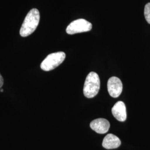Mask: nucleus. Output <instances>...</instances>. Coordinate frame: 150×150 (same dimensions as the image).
I'll return each mask as SVG.
<instances>
[{
  "label": "nucleus",
  "mask_w": 150,
  "mask_h": 150,
  "mask_svg": "<svg viewBox=\"0 0 150 150\" xmlns=\"http://www.w3.org/2000/svg\"><path fill=\"white\" fill-rule=\"evenodd\" d=\"M40 20V12L38 9L32 8L28 12L20 28V34L22 37H27L34 32L38 27Z\"/></svg>",
  "instance_id": "obj_1"
},
{
  "label": "nucleus",
  "mask_w": 150,
  "mask_h": 150,
  "mask_svg": "<svg viewBox=\"0 0 150 150\" xmlns=\"http://www.w3.org/2000/svg\"><path fill=\"white\" fill-rule=\"evenodd\" d=\"M100 88V81L96 72H91L86 77L83 87V94L88 98L96 96Z\"/></svg>",
  "instance_id": "obj_2"
},
{
  "label": "nucleus",
  "mask_w": 150,
  "mask_h": 150,
  "mask_svg": "<svg viewBox=\"0 0 150 150\" xmlns=\"http://www.w3.org/2000/svg\"><path fill=\"white\" fill-rule=\"evenodd\" d=\"M66 57L64 52H57L50 54L43 60L41 64V68L45 71L54 70L61 64Z\"/></svg>",
  "instance_id": "obj_3"
},
{
  "label": "nucleus",
  "mask_w": 150,
  "mask_h": 150,
  "mask_svg": "<svg viewBox=\"0 0 150 150\" xmlns=\"http://www.w3.org/2000/svg\"><path fill=\"white\" fill-rule=\"evenodd\" d=\"M92 24L85 19H78L72 22L66 28V32L74 35L82 32H88L92 29Z\"/></svg>",
  "instance_id": "obj_4"
},
{
  "label": "nucleus",
  "mask_w": 150,
  "mask_h": 150,
  "mask_svg": "<svg viewBox=\"0 0 150 150\" xmlns=\"http://www.w3.org/2000/svg\"><path fill=\"white\" fill-rule=\"evenodd\" d=\"M122 83L120 79L112 77L109 79L107 82V90L110 95L113 98L118 97L122 91Z\"/></svg>",
  "instance_id": "obj_5"
},
{
  "label": "nucleus",
  "mask_w": 150,
  "mask_h": 150,
  "mask_svg": "<svg viewBox=\"0 0 150 150\" xmlns=\"http://www.w3.org/2000/svg\"><path fill=\"white\" fill-rule=\"evenodd\" d=\"M110 124L105 118H97L93 120L90 123L91 129L100 134H104L108 132Z\"/></svg>",
  "instance_id": "obj_6"
},
{
  "label": "nucleus",
  "mask_w": 150,
  "mask_h": 150,
  "mask_svg": "<svg viewBox=\"0 0 150 150\" xmlns=\"http://www.w3.org/2000/svg\"><path fill=\"white\" fill-rule=\"evenodd\" d=\"M112 113L115 118L119 121L123 122L127 118L126 108L125 103L122 101L116 102L112 108Z\"/></svg>",
  "instance_id": "obj_7"
},
{
  "label": "nucleus",
  "mask_w": 150,
  "mask_h": 150,
  "mask_svg": "<svg viewBox=\"0 0 150 150\" xmlns=\"http://www.w3.org/2000/svg\"><path fill=\"white\" fill-rule=\"evenodd\" d=\"M121 141L118 137L114 134H107L102 142V146L106 149H117L121 145Z\"/></svg>",
  "instance_id": "obj_8"
},
{
  "label": "nucleus",
  "mask_w": 150,
  "mask_h": 150,
  "mask_svg": "<svg viewBox=\"0 0 150 150\" xmlns=\"http://www.w3.org/2000/svg\"><path fill=\"white\" fill-rule=\"evenodd\" d=\"M144 15L146 20L150 24V3L147 4L145 6Z\"/></svg>",
  "instance_id": "obj_9"
},
{
  "label": "nucleus",
  "mask_w": 150,
  "mask_h": 150,
  "mask_svg": "<svg viewBox=\"0 0 150 150\" xmlns=\"http://www.w3.org/2000/svg\"><path fill=\"white\" fill-rule=\"evenodd\" d=\"M3 84H4V79H3L2 76H1V74H0V88L2 87Z\"/></svg>",
  "instance_id": "obj_10"
},
{
  "label": "nucleus",
  "mask_w": 150,
  "mask_h": 150,
  "mask_svg": "<svg viewBox=\"0 0 150 150\" xmlns=\"http://www.w3.org/2000/svg\"><path fill=\"white\" fill-rule=\"evenodd\" d=\"M3 91H4V90H3L2 89H1V92H3Z\"/></svg>",
  "instance_id": "obj_11"
}]
</instances>
